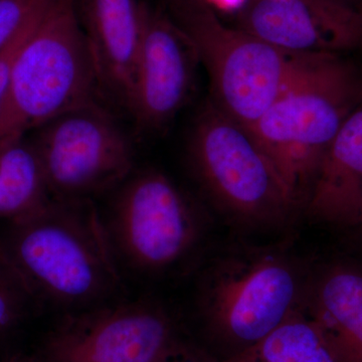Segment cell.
<instances>
[{
	"label": "cell",
	"mask_w": 362,
	"mask_h": 362,
	"mask_svg": "<svg viewBox=\"0 0 362 362\" xmlns=\"http://www.w3.org/2000/svg\"><path fill=\"white\" fill-rule=\"evenodd\" d=\"M9 225L0 254L33 300L78 312L100 306L118 289L117 257L90 199L52 197Z\"/></svg>",
	"instance_id": "obj_1"
},
{
	"label": "cell",
	"mask_w": 362,
	"mask_h": 362,
	"mask_svg": "<svg viewBox=\"0 0 362 362\" xmlns=\"http://www.w3.org/2000/svg\"><path fill=\"white\" fill-rule=\"evenodd\" d=\"M362 103V68L323 54L250 127L299 206L335 136Z\"/></svg>",
	"instance_id": "obj_2"
},
{
	"label": "cell",
	"mask_w": 362,
	"mask_h": 362,
	"mask_svg": "<svg viewBox=\"0 0 362 362\" xmlns=\"http://www.w3.org/2000/svg\"><path fill=\"white\" fill-rule=\"evenodd\" d=\"M101 97L76 0H49L16 54L0 142L28 135L68 112L100 105Z\"/></svg>",
	"instance_id": "obj_3"
},
{
	"label": "cell",
	"mask_w": 362,
	"mask_h": 362,
	"mask_svg": "<svg viewBox=\"0 0 362 362\" xmlns=\"http://www.w3.org/2000/svg\"><path fill=\"white\" fill-rule=\"evenodd\" d=\"M194 45L211 84V103L250 128L323 54L284 51L226 25L207 0H165Z\"/></svg>",
	"instance_id": "obj_4"
},
{
	"label": "cell",
	"mask_w": 362,
	"mask_h": 362,
	"mask_svg": "<svg viewBox=\"0 0 362 362\" xmlns=\"http://www.w3.org/2000/svg\"><path fill=\"white\" fill-rule=\"evenodd\" d=\"M188 156L209 197L243 226L279 225L298 207L251 129L211 102L195 120Z\"/></svg>",
	"instance_id": "obj_5"
},
{
	"label": "cell",
	"mask_w": 362,
	"mask_h": 362,
	"mask_svg": "<svg viewBox=\"0 0 362 362\" xmlns=\"http://www.w3.org/2000/svg\"><path fill=\"white\" fill-rule=\"evenodd\" d=\"M299 280L278 252L250 250L211 269L202 295L209 328L239 351L271 334L298 308Z\"/></svg>",
	"instance_id": "obj_6"
},
{
	"label": "cell",
	"mask_w": 362,
	"mask_h": 362,
	"mask_svg": "<svg viewBox=\"0 0 362 362\" xmlns=\"http://www.w3.org/2000/svg\"><path fill=\"white\" fill-rule=\"evenodd\" d=\"M33 132L54 199H90L133 173L129 138L101 105L68 112Z\"/></svg>",
	"instance_id": "obj_7"
},
{
	"label": "cell",
	"mask_w": 362,
	"mask_h": 362,
	"mask_svg": "<svg viewBox=\"0 0 362 362\" xmlns=\"http://www.w3.org/2000/svg\"><path fill=\"white\" fill-rule=\"evenodd\" d=\"M105 226L116 257L141 272L175 265L192 250L201 233L185 195L156 169L132 173L116 188Z\"/></svg>",
	"instance_id": "obj_8"
},
{
	"label": "cell",
	"mask_w": 362,
	"mask_h": 362,
	"mask_svg": "<svg viewBox=\"0 0 362 362\" xmlns=\"http://www.w3.org/2000/svg\"><path fill=\"white\" fill-rule=\"evenodd\" d=\"M170 318L146 302L73 313L45 345L47 362H159L175 343Z\"/></svg>",
	"instance_id": "obj_9"
},
{
	"label": "cell",
	"mask_w": 362,
	"mask_h": 362,
	"mask_svg": "<svg viewBox=\"0 0 362 362\" xmlns=\"http://www.w3.org/2000/svg\"><path fill=\"white\" fill-rule=\"evenodd\" d=\"M197 62L194 45L170 16L144 1L127 110L137 128L154 132L175 118L192 92Z\"/></svg>",
	"instance_id": "obj_10"
},
{
	"label": "cell",
	"mask_w": 362,
	"mask_h": 362,
	"mask_svg": "<svg viewBox=\"0 0 362 362\" xmlns=\"http://www.w3.org/2000/svg\"><path fill=\"white\" fill-rule=\"evenodd\" d=\"M238 20L240 30L294 54L362 49V11L345 0H250Z\"/></svg>",
	"instance_id": "obj_11"
},
{
	"label": "cell",
	"mask_w": 362,
	"mask_h": 362,
	"mask_svg": "<svg viewBox=\"0 0 362 362\" xmlns=\"http://www.w3.org/2000/svg\"><path fill=\"white\" fill-rule=\"evenodd\" d=\"M143 0H76L103 97L126 111L142 35Z\"/></svg>",
	"instance_id": "obj_12"
},
{
	"label": "cell",
	"mask_w": 362,
	"mask_h": 362,
	"mask_svg": "<svg viewBox=\"0 0 362 362\" xmlns=\"http://www.w3.org/2000/svg\"><path fill=\"white\" fill-rule=\"evenodd\" d=\"M309 216L337 225L362 218V103L326 150L306 202Z\"/></svg>",
	"instance_id": "obj_13"
},
{
	"label": "cell",
	"mask_w": 362,
	"mask_h": 362,
	"mask_svg": "<svg viewBox=\"0 0 362 362\" xmlns=\"http://www.w3.org/2000/svg\"><path fill=\"white\" fill-rule=\"evenodd\" d=\"M309 315L339 362H362V273L337 267L319 281Z\"/></svg>",
	"instance_id": "obj_14"
},
{
	"label": "cell",
	"mask_w": 362,
	"mask_h": 362,
	"mask_svg": "<svg viewBox=\"0 0 362 362\" xmlns=\"http://www.w3.org/2000/svg\"><path fill=\"white\" fill-rule=\"evenodd\" d=\"M52 199L42 161L28 135L0 142V220L37 213Z\"/></svg>",
	"instance_id": "obj_15"
},
{
	"label": "cell",
	"mask_w": 362,
	"mask_h": 362,
	"mask_svg": "<svg viewBox=\"0 0 362 362\" xmlns=\"http://www.w3.org/2000/svg\"><path fill=\"white\" fill-rule=\"evenodd\" d=\"M223 362L339 361L308 312L297 308L268 337Z\"/></svg>",
	"instance_id": "obj_16"
},
{
	"label": "cell",
	"mask_w": 362,
	"mask_h": 362,
	"mask_svg": "<svg viewBox=\"0 0 362 362\" xmlns=\"http://www.w3.org/2000/svg\"><path fill=\"white\" fill-rule=\"evenodd\" d=\"M32 300L20 278L0 254V337L20 325Z\"/></svg>",
	"instance_id": "obj_17"
},
{
	"label": "cell",
	"mask_w": 362,
	"mask_h": 362,
	"mask_svg": "<svg viewBox=\"0 0 362 362\" xmlns=\"http://www.w3.org/2000/svg\"><path fill=\"white\" fill-rule=\"evenodd\" d=\"M49 0H0V52L47 6Z\"/></svg>",
	"instance_id": "obj_18"
},
{
	"label": "cell",
	"mask_w": 362,
	"mask_h": 362,
	"mask_svg": "<svg viewBox=\"0 0 362 362\" xmlns=\"http://www.w3.org/2000/svg\"><path fill=\"white\" fill-rule=\"evenodd\" d=\"M40 13L35 16V20L26 26L25 30L11 44L7 45L4 51L0 52V124H1L2 119H4L7 102H8L9 92H11V75H13V64L14 61H16V54H18V49H20L23 40L25 39L26 35L30 32V28H32L33 23L37 20Z\"/></svg>",
	"instance_id": "obj_19"
},
{
	"label": "cell",
	"mask_w": 362,
	"mask_h": 362,
	"mask_svg": "<svg viewBox=\"0 0 362 362\" xmlns=\"http://www.w3.org/2000/svg\"><path fill=\"white\" fill-rule=\"evenodd\" d=\"M159 362H214L201 352L175 342Z\"/></svg>",
	"instance_id": "obj_20"
},
{
	"label": "cell",
	"mask_w": 362,
	"mask_h": 362,
	"mask_svg": "<svg viewBox=\"0 0 362 362\" xmlns=\"http://www.w3.org/2000/svg\"><path fill=\"white\" fill-rule=\"evenodd\" d=\"M6 362H35L33 359L28 358V357L25 356H14L9 358L8 361Z\"/></svg>",
	"instance_id": "obj_21"
},
{
	"label": "cell",
	"mask_w": 362,
	"mask_h": 362,
	"mask_svg": "<svg viewBox=\"0 0 362 362\" xmlns=\"http://www.w3.org/2000/svg\"><path fill=\"white\" fill-rule=\"evenodd\" d=\"M359 226H361V228H362V218H361V223H359Z\"/></svg>",
	"instance_id": "obj_22"
},
{
	"label": "cell",
	"mask_w": 362,
	"mask_h": 362,
	"mask_svg": "<svg viewBox=\"0 0 362 362\" xmlns=\"http://www.w3.org/2000/svg\"><path fill=\"white\" fill-rule=\"evenodd\" d=\"M345 1H346V0H345Z\"/></svg>",
	"instance_id": "obj_23"
}]
</instances>
